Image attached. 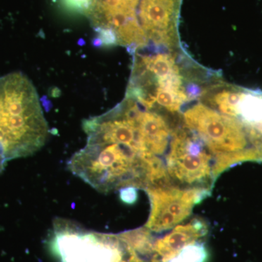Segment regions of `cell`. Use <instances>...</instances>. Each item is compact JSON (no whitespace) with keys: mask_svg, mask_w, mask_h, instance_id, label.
Wrapping results in <instances>:
<instances>
[{"mask_svg":"<svg viewBox=\"0 0 262 262\" xmlns=\"http://www.w3.org/2000/svg\"><path fill=\"white\" fill-rule=\"evenodd\" d=\"M53 234V246L61 262H149L123 233L92 232L58 219Z\"/></svg>","mask_w":262,"mask_h":262,"instance_id":"obj_3","label":"cell"},{"mask_svg":"<svg viewBox=\"0 0 262 262\" xmlns=\"http://www.w3.org/2000/svg\"><path fill=\"white\" fill-rule=\"evenodd\" d=\"M49 127L32 81L20 72L0 77V155L31 156L46 144Z\"/></svg>","mask_w":262,"mask_h":262,"instance_id":"obj_1","label":"cell"},{"mask_svg":"<svg viewBox=\"0 0 262 262\" xmlns=\"http://www.w3.org/2000/svg\"><path fill=\"white\" fill-rule=\"evenodd\" d=\"M141 0H93L87 15L99 46L139 48L147 42L138 18Z\"/></svg>","mask_w":262,"mask_h":262,"instance_id":"obj_4","label":"cell"},{"mask_svg":"<svg viewBox=\"0 0 262 262\" xmlns=\"http://www.w3.org/2000/svg\"><path fill=\"white\" fill-rule=\"evenodd\" d=\"M261 155H262V146H261Z\"/></svg>","mask_w":262,"mask_h":262,"instance_id":"obj_15","label":"cell"},{"mask_svg":"<svg viewBox=\"0 0 262 262\" xmlns=\"http://www.w3.org/2000/svg\"><path fill=\"white\" fill-rule=\"evenodd\" d=\"M151 203V212L146 227L151 232L168 230L186 220L194 206L209 194L205 188L153 186L146 188Z\"/></svg>","mask_w":262,"mask_h":262,"instance_id":"obj_6","label":"cell"},{"mask_svg":"<svg viewBox=\"0 0 262 262\" xmlns=\"http://www.w3.org/2000/svg\"><path fill=\"white\" fill-rule=\"evenodd\" d=\"M6 163L7 162L5 161L4 159H3V157H2V155H0V173H1L3 171V170H4L5 163Z\"/></svg>","mask_w":262,"mask_h":262,"instance_id":"obj_14","label":"cell"},{"mask_svg":"<svg viewBox=\"0 0 262 262\" xmlns=\"http://www.w3.org/2000/svg\"><path fill=\"white\" fill-rule=\"evenodd\" d=\"M208 232L203 221L194 219L189 223L178 225L170 233L154 243L155 258L158 262H166L188 245L198 242Z\"/></svg>","mask_w":262,"mask_h":262,"instance_id":"obj_8","label":"cell"},{"mask_svg":"<svg viewBox=\"0 0 262 262\" xmlns=\"http://www.w3.org/2000/svg\"><path fill=\"white\" fill-rule=\"evenodd\" d=\"M121 198L122 201L127 203H134L136 199V188H124L121 192Z\"/></svg>","mask_w":262,"mask_h":262,"instance_id":"obj_13","label":"cell"},{"mask_svg":"<svg viewBox=\"0 0 262 262\" xmlns=\"http://www.w3.org/2000/svg\"><path fill=\"white\" fill-rule=\"evenodd\" d=\"M206 258L207 251L204 245L198 241L182 248L166 262H205Z\"/></svg>","mask_w":262,"mask_h":262,"instance_id":"obj_11","label":"cell"},{"mask_svg":"<svg viewBox=\"0 0 262 262\" xmlns=\"http://www.w3.org/2000/svg\"><path fill=\"white\" fill-rule=\"evenodd\" d=\"M184 120L187 126L216 157L213 167L215 179L234 164L262 162L261 151L237 119L198 103L184 113Z\"/></svg>","mask_w":262,"mask_h":262,"instance_id":"obj_2","label":"cell"},{"mask_svg":"<svg viewBox=\"0 0 262 262\" xmlns=\"http://www.w3.org/2000/svg\"><path fill=\"white\" fill-rule=\"evenodd\" d=\"M244 93L241 89H225L214 95L212 101L221 113L237 119V106Z\"/></svg>","mask_w":262,"mask_h":262,"instance_id":"obj_10","label":"cell"},{"mask_svg":"<svg viewBox=\"0 0 262 262\" xmlns=\"http://www.w3.org/2000/svg\"><path fill=\"white\" fill-rule=\"evenodd\" d=\"M212 158L211 151L198 136L179 131L174 136L167 158L169 179L184 187L199 188L214 180Z\"/></svg>","mask_w":262,"mask_h":262,"instance_id":"obj_5","label":"cell"},{"mask_svg":"<svg viewBox=\"0 0 262 262\" xmlns=\"http://www.w3.org/2000/svg\"><path fill=\"white\" fill-rule=\"evenodd\" d=\"M182 0H141L138 18L146 39L169 45L177 35Z\"/></svg>","mask_w":262,"mask_h":262,"instance_id":"obj_7","label":"cell"},{"mask_svg":"<svg viewBox=\"0 0 262 262\" xmlns=\"http://www.w3.org/2000/svg\"><path fill=\"white\" fill-rule=\"evenodd\" d=\"M66 8L72 11L87 14L93 0H61Z\"/></svg>","mask_w":262,"mask_h":262,"instance_id":"obj_12","label":"cell"},{"mask_svg":"<svg viewBox=\"0 0 262 262\" xmlns=\"http://www.w3.org/2000/svg\"><path fill=\"white\" fill-rule=\"evenodd\" d=\"M136 121L139 134L150 152L162 155L167 149L170 138V128L163 117L149 110L142 111L136 103Z\"/></svg>","mask_w":262,"mask_h":262,"instance_id":"obj_9","label":"cell"}]
</instances>
